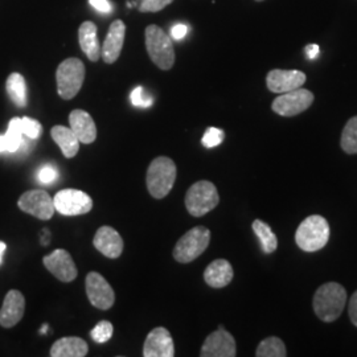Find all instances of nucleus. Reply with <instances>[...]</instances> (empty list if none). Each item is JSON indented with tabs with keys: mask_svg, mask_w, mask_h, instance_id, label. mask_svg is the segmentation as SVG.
I'll return each instance as SVG.
<instances>
[{
	"mask_svg": "<svg viewBox=\"0 0 357 357\" xmlns=\"http://www.w3.org/2000/svg\"><path fill=\"white\" fill-rule=\"evenodd\" d=\"M253 230H255V236L258 237L261 248L266 255H271L277 250L278 248V240L277 236L274 234V231L270 228L265 221L262 220H255L253 222Z\"/></svg>",
	"mask_w": 357,
	"mask_h": 357,
	"instance_id": "393cba45",
	"label": "nucleus"
},
{
	"mask_svg": "<svg viewBox=\"0 0 357 357\" xmlns=\"http://www.w3.org/2000/svg\"><path fill=\"white\" fill-rule=\"evenodd\" d=\"M233 280V268L227 259H216L205 268L204 281L213 289H222Z\"/></svg>",
	"mask_w": 357,
	"mask_h": 357,
	"instance_id": "412c9836",
	"label": "nucleus"
},
{
	"mask_svg": "<svg viewBox=\"0 0 357 357\" xmlns=\"http://www.w3.org/2000/svg\"><path fill=\"white\" fill-rule=\"evenodd\" d=\"M8 150V146H7V139L4 135H0V153H6Z\"/></svg>",
	"mask_w": 357,
	"mask_h": 357,
	"instance_id": "ea45409f",
	"label": "nucleus"
},
{
	"mask_svg": "<svg viewBox=\"0 0 357 357\" xmlns=\"http://www.w3.org/2000/svg\"><path fill=\"white\" fill-rule=\"evenodd\" d=\"M24 311H26L24 295L17 290L8 291L0 310V326L4 328H13L23 319Z\"/></svg>",
	"mask_w": 357,
	"mask_h": 357,
	"instance_id": "dca6fc26",
	"label": "nucleus"
},
{
	"mask_svg": "<svg viewBox=\"0 0 357 357\" xmlns=\"http://www.w3.org/2000/svg\"><path fill=\"white\" fill-rule=\"evenodd\" d=\"M6 139H7V146L8 150L7 153H17L22 143L24 141V134H23V126H22V118L15 116L10 123H8V130L6 132Z\"/></svg>",
	"mask_w": 357,
	"mask_h": 357,
	"instance_id": "bb28decb",
	"label": "nucleus"
},
{
	"mask_svg": "<svg viewBox=\"0 0 357 357\" xmlns=\"http://www.w3.org/2000/svg\"><path fill=\"white\" fill-rule=\"evenodd\" d=\"M237 355V347L236 340L225 331L222 327H220L217 331L212 332L202 347V357H234Z\"/></svg>",
	"mask_w": 357,
	"mask_h": 357,
	"instance_id": "f8f14e48",
	"label": "nucleus"
},
{
	"mask_svg": "<svg viewBox=\"0 0 357 357\" xmlns=\"http://www.w3.org/2000/svg\"><path fill=\"white\" fill-rule=\"evenodd\" d=\"M43 262L59 281L72 282L77 278L76 264L72 255L64 249H56L51 255H45Z\"/></svg>",
	"mask_w": 357,
	"mask_h": 357,
	"instance_id": "ddd939ff",
	"label": "nucleus"
},
{
	"mask_svg": "<svg viewBox=\"0 0 357 357\" xmlns=\"http://www.w3.org/2000/svg\"><path fill=\"white\" fill-rule=\"evenodd\" d=\"M22 126H23V134H24V137H26V138L31 139V141L38 139V137L41 135V132H43L41 123H40L38 121H36V119L29 118V116L22 118Z\"/></svg>",
	"mask_w": 357,
	"mask_h": 357,
	"instance_id": "7c9ffc66",
	"label": "nucleus"
},
{
	"mask_svg": "<svg viewBox=\"0 0 357 357\" xmlns=\"http://www.w3.org/2000/svg\"><path fill=\"white\" fill-rule=\"evenodd\" d=\"M6 249H7V245L4 243H1L0 241V265L3 264V255H4V252H6Z\"/></svg>",
	"mask_w": 357,
	"mask_h": 357,
	"instance_id": "a19ab883",
	"label": "nucleus"
},
{
	"mask_svg": "<svg viewBox=\"0 0 357 357\" xmlns=\"http://www.w3.org/2000/svg\"><path fill=\"white\" fill-rule=\"evenodd\" d=\"M220 203V196L213 183L208 180L197 181L185 195V208L193 217H202L209 213Z\"/></svg>",
	"mask_w": 357,
	"mask_h": 357,
	"instance_id": "423d86ee",
	"label": "nucleus"
},
{
	"mask_svg": "<svg viewBox=\"0 0 357 357\" xmlns=\"http://www.w3.org/2000/svg\"><path fill=\"white\" fill-rule=\"evenodd\" d=\"M86 295L96 308L110 310L114 306V290L100 273L91 271L86 275Z\"/></svg>",
	"mask_w": 357,
	"mask_h": 357,
	"instance_id": "9b49d317",
	"label": "nucleus"
},
{
	"mask_svg": "<svg viewBox=\"0 0 357 357\" xmlns=\"http://www.w3.org/2000/svg\"><path fill=\"white\" fill-rule=\"evenodd\" d=\"M89 3L98 13H107L112 11V4L109 0H89Z\"/></svg>",
	"mask_w": 357,
	"mask_h": 357,
	"instance_id": "f704fd0d",
	"label": "nucleus"
},
{
	"mask_svg": "<svg viewBox=\"0 0 357 357\" xmlns=\"http://www.w3.org/2000/svg\"><path fill=\"white\" fill-rule=\"evenodd\" d=\"M47 330H48V324H44V326L41 327V330H40V332H41V333H45V332H47Z\"/></svg>",
	"mask_w": 357,
	"mask_h": 357,
	"instance_id": "79ce46f5",
	"label": "nucleus"
},
{
	"mask_svg": "<svg viewBox=\"0 0 357 357\" xmlns=\"http://www.w3.org/2000/svg\"><path fill=\"white\" fill-rule=\"evenodd\" d=\"M255 1H264V0H255Z\"/></svg>",
	"mask_w": 357,
	"mask_h": 357,
	"instance_id": "37998d69",
	"label": "nucleus"
},
{
	"mask_svg": "<svg viewBox=\"0 0 357 357\" xmlns=\"http://www.w3.org/2000/svg\"><path fill=\"white\" fill-rule=\"evenodd\" d=\"M187 33H188V26L185 24H176L171 29V38L181 40L187 36Z\"/></svg>",
	"mask_w": 357,
	"mask_h": 357,
	"instance_id": "c9c22d12",
	"label": "nucleus"
},
{
	"mask_svg": "<svg viewBox=\"0 0 357 357\" xmlns=\"http://www.w3.org/2000/svg\"><path fill=\"white\" fill-rule=\"evenodd\" d=\"M53 204L56 212L63 216L86 215L93 209V200L88 193L78 190H63L57 192Z\"/></svg>",
	"mask_w": 357,
	"mask_h": 357,
	"instance_id": "6e6552de",
	"label": "nucleus"
},
{
	"mask_svg": "<svg viewBox=\"0 0 357 357\" xmlns=\"http://www.w3.org/2000/svg\"><path fill=\"white\" fill-rule=\"evenodd\" d=\"M85 79V65L78 59H66L56 72L57 93L63 100L75 98Z\"/></svg>",
	"mask_w": 357,
	"mask_h": 357,
	"instance_id": "39448f33",
	"label": "nucleus"
},
{
	"mask_svg": "<svg viewBox=\"0 0 357 357\" xmlns=\"http://www.w3.org/2000/svg\"><path fill=\"white\" fill-rule=\"evenodd\" d=\"M69 125L76 134L79 143L90 144L97 138V128L91 115L84 110H73L69 114Z\"/></svg>",
	"mask_w": 357,
	"mask_h": 357,
	"instance_id": "6ab92c4d",
	"label": "nucleus"
},
{
	"mask_svg": "<svg viewBox=\"0 0 357 357\" xmlns=\"http://www.w3.org/2000/svg\"><path fill=\"white\" fill-rule=\"evenodd\" d=\"M330 240V225L324 217L312 215L307 217L295 233L296 245L308 253L323 249Z\"/></svg>",
	"mask_w": 357,
	"mask_h": 357,
	"instance_id": "f03ea898",
	"label": "nucleus"
},
{
	"mask_svg": "<svg viewBox=\"0 0 357 357\" xmlns=\"http://www.w3.org/2000/svg\"><path fill=\"white\" fill-rule=\"evenodd\" d=\"M286 355V345L280 337L275 336L262 340L255 352L257 357H284Z\"/></svg>",
	"mask_w": 357,
	"mask_h": 357,
	"instance_id": "a878e982",
	"label": "nucleus"
},
{
	"mask_svg": "<svg viewBox=\"0 0 357 357\" xmlns=\"http://www.w3.org/2000/svg\"><path fill=\"white\" fill-rule=\"evenodd\" d=\"M306 54L310 60H314V59L318 57V54H319V47H318L317 44H310V45H307Z\"/></svg>",
	"mask_w": 357,
	"mask_h": 357,
	"instance_id": "4c0bfd02",
	"label": "nucleus"
},
{
	"mask_svg": "<svg viewBox=\"0 0 357 357\" xmlns=\"http://www.w3.org/2000/svg\"><path fill=\"white\" fill-rule=\"evenodd\" d=\"M6 89L10 98L17 107H26L28 100H26V84L24 77L20 73L10 75L6 84Z\"/></svg>",
	"mask_w": 357,
	"mask_h": 357,
	"instance_id": "b1692460",
	"label": "nucleus"
},
{
	"mask_svg": "<svg viewBox=\"0 0 357 357\" xmlns=\"http://www.w3.org/2000/svg\"><path fill=\"white\" fill-rule=\"evenodd\" d=\"M224 138H225V134L221 128H206L202 143L206 149H213L220 146L224 141Z\"/></svg>",
	"mask_w": 357,
	"mask_h": 357,
	"instance_id": "2f4dec72",
	"label": "nucleus"
},
{
	"mask_svg": "<svg viewBox=\"0 0 357 357\" xmlns=\"http://www.w3.org/2000/svg\"><path fill=\"white\" fill-rule=\"evenodd\" d=\"M89 352L88 343L76 336H69L59 339L52 345V357H84Z\"/></svg>",
	"mask_w": 357,
	"mask_h": 357,
	"instance_id": "4be33fe9",
	"label": "nucleus"
},
{
	"mask_svg": "<svg viewBox=\"0 0 357 357\" xmlns=\"http://www.w3.org/2000/svg\"><path fill=\"white\" fill-rule=\"evenodd\" d=\"M314 98L315 97L310 90L299 88L287 93H282L280 97L273 101L271 109L274 113L281 116H295L306 112L314 102Z\"/></svg>",
	"mask_w": 357,
	"mask_h": 357,
	"instance_id": "1a4fd4ad",
	"label": "nucleus"
},
{
	"mask_svg": "<svg viewBox=\"0 0 357 357\" xmlns=\"http://www.w3.org/2000/svg\"><path fill=\"white\" fill-rule=\"evenodd\" d=\"M78 41L82 52L90 61H98L101 57V45L97 38V26L93 22H84L78 28Z\"/></svg>",
	"mask_w": 357,
	"mask_h": 357,
	"instance_id": "aec40b11",
	"label": "nucleus"
},
{
	"mask_svg": "<svg viewBox=\"0 0 357 357\" xmlns=\"http://www.w3.org/2000/svg\"><path fill=\"white\" fill-rule=\"evenodd\" d=\"M174 0H135L134 6L138 7L141 13H159Z\"/></svg>",
	"mask_w": 357,
	"mask_h": 357,
	"instance_id": "c756f323",
	"label": "nucleus"
},
{
	"mask_svg": "<svg viewBox=\"0 0 357 357\" xmlns=\"http://www.w3.org/2000/svg\"><path fill=\"white\" fill-rule=\"evenodd\" d=\"M52 139L61 149L63 155L68 159L76 156L79 150V141L70 128L54 126L51 130Z\"/></svg>",
	"mask_w": 357,
	"mask_h": 357,
	"instance_id": "5701e85b",
	"label": "nucleus"
},
{
	"mask_svg": "<svg viewBox=\"0 0 357 357\" xmlns=\"http://www.w3.org/2000/svg\"><path fill=\"white\" fill-rule=\"evenodd\" d=\"M94 248L105 257L115 259L123 252V240L112 227H101L94 236Z\"/></svg>",
	"mask_w": 357,
	"mask_h": 357,
	"instance_id": "a211bd4d",
	"label": "nucleus"
},
{
	"mask_svg": "<svg viewBox=\"0 0 357 357\" xmlns=\"http://www.w3.org/2000/svg\"><path fill=\"white\" fill-rule=\"evenodd\" d=\"M211 243V230L196 227L188 230L174 249V258L180 264H190L204 253Z\"/></svg>",
	"mask_w": 357,
	"mask_h": 357,
	"instance_id": "0eeeda50",
	"label": "nucleus"
},
{
	"mask_svg": "<svg viewBox=\"0 0 357 357\" xmlns=\"http://www.w3.org/2000/svg\"><path fill=\"white\" fill-rule=\"evenodd\" d=\"M17 205L23 212L44 221L51 220L56 212L53 199L48 192L43 190L24 192L20 196Z\"/></svg>",
	"mask_w": 357,
	"mask_h": 357,
	"instance_id": "9d476101",
	"label": "nucleus"
},
{
	"mask_svg": "<svg viewBox=\"0 0 357 357\" xmlns=\"http://www.w3.org/2000/svg\"><path fill=\"white\" fill-rule=\"evenodd\" d=\"M125 33H126V26L122 20H115L112 23L101 50V57L106 64H114L118 60L123 48Z\"/></svg>",
	"mask_w": 357,
	"mask_h": 357,
	"instance_id": "f3484780",
	"label": "nucleus"
},
{
	"mask_svg": "<svg viewBox=\"0 0 357 357\" xmlns=\"http://www.w3.org/2000/svg\"><path fill=\"white\" fill-rule=\"evenodd\" d=\"M146 48L153 64L162 70H169L175 64L172 38L158 26L146 28Z\"/></svg>",
	"mask_w": 357,
	"mask_h": 357,
	"instance_id": "20e7f679",
	"label": "nucleus"
},
{
	"mask_svg": "<svg viewBox=\"0 0 357 357\" xmlns=\"http://www.w3.org/2000/svg\"><path fill=\"white\" fill-rule=\"evenodd\" d=\"M306 79V75L301 70L274 69L268 73L266 85L270 91L282 94V93H287V91L302 88Z\"/></svg>",
	"mask_w": 357,
	"mask_h": 357,
	"instance_id": "4468645a",
	"label": "nucleus"
},
{
	"mask_svg": "<svg viewBox=\"0 0 357 357\" xmlns=\"http://www.w3.org/2000/svg\"><path fill=\"white\" fill-rule=\"evenodd\" d=\"M348 314H349V318H351V321L354 323V326L357 327V291L352 295V298L349 301Z\"/></svg>",
	"mask_w": 357,
	"mask_h": 357,
	"instance_id": "e433bc0d",
	"label": "nucleus"
},
{
	"mask_svg": "<svg viewBox=\"0 0 357 357\" xmlns=\"http://www.w3.org/2000/svg\"><path fill=\"white\" fill-rule=\"evenodd\" d=\"M57 176V171L52 165H45L38 169V178L41 184H52Z\"/></svg>",
	"mask_w": 357,
	"mask_h": 357,
	"instance_id": "72a5a7b5",
	"label": "nucleus"
},
{
	"mask_svg": "<svg viewBox=\"0 0 357 357\" xmlns=\"http://www.w3.org/2000/svg\"><path fill=\"white\" fill-rule=\"evenodd\" d=\"M130 100H131V103L134 106L143 107V109H147V107L153 106V97L146 93V90H144L143 86H138V88L132 90L131 94H130Z\"/></svg>",
	"mask_w": 357,
	"mask_h": 357,
	"instance_id": "473e14b6",
	"label": "nucleus"
},
{
	"mask_svg": "<svg viewBox=\"0 0 357 357\" xmlns=\"http://www.w3.org/2000/svg\"><path fill=\"white\" fill-rule=\"evenodd\" d=\"M347 303V291L340 283L328 282L321 284L314 295L312 306L318 318L332 323L342 315Z\"/></svg>",
	"mask_w": 357,
	"mask_h": 357,
	"instance_id": "f257e3e1",
	"label": "nucleus"
},
{
	"mask_svg": "<svg viewBox=\"0 0 357 357\" xmlns=\"http://www.w3.org/2000/svg\"><path fill=\"white\" fill-rule=\"evenodd\" d=\"M113 331H114V327L110 321L107 320H101L93 330L90 332V336L91 339L96 342V343H100L103 344L106 342H109L112 337H113Z\"/></svg>",
	"mask_w": 357,
	"mask_h": 357,
	"instance_id": "c85d7f7f",
	"label": "nucleus"
},
{
	"mask_svg": "<svg viewBox=\"0 0 357 357\" xmlns=\"http://www.w3.org/2000/svg\"><path fill=\"white\" fill-rule=\"evenodd\" d=\"M176 180V165L167 156L153 159L147 169L146 183L150 195L155 199H163L171 192Z\"/></svg>",
	"mask_w": 357,
	"mask_h": 357,
	"instance_id": "7ed1b4c3",
	"label": "nucleus"
},
{
	"mask_svg": "<svg viewBox=\"0 0 357 357\" xmlns=\"http://www.w3.org/2000/svg\"><path fill=\"white\" fill-rule=\"evenodd\" d=\"M50 240H51V233H50V230H43V236H41V243H43V245H48V243H50Z\"/></svg>",
	"mask_w": 357,
	"mask_h": 357,
	"instance_id": "58836bf2",
	"label": "nucleus"
},
{
	"mask_svg": "<svg viewBox=\"0 0 357 357\" xmlns=\"http://www.w3.org/2000/svg\"><path fill=\"white\" fill-rule=\"evenodd\" d=\"M144 357H174L175 356V345L169 331L165 327L153 328L147 335L144 347Z\"/></svg>",
	"mask_w": 357,
	"mask_h": 357,
	"instance_id": "2eb2a0df",
	"label": "nucleus"
},
{
	"mask_svg": "<svg viewBox=\"0 0 357 357\" xmlns=\"http://www.w3.org/2000/svg\"><path fill=\"white\" fill-rule=\"evenodd\" d=\"M342 149L347 153H357V115L352 116L342 134Z\"/></svg>",
	"mask_w": 357,
	"mask_h": 357,
	"instance_id": "cd10ccee",
	"label": "nucleus"
}]
</instances>
